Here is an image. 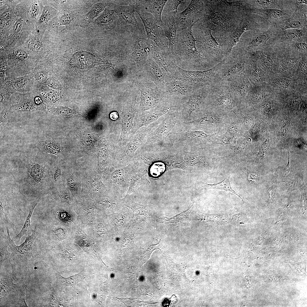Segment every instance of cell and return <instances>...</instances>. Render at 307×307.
Returning <instances> with one entry per match:
<instances>
[{
  "instance_id": "cell-1",
  "label": "cell",
  "mask_w": 307,
  "mask_h": 307,
  "mask_svg": "<svg viewBox=\"0 0 307 307\" xmlns=\"http://www.w3.org/2000/svg\"><path fill=\"white\" fill-rule=\"evenodd\" d=\"M204 1V14L193 26L211 30L220 44H231L233 33L241 20L243 9L228 1Z\"/></svg>"
},
{
  "instance_id": "cell-2",
  "label": "cell",
  "mask_w": 307,
  "mask_h": 307,
  "mask_svg": "<svg viewBox=\"0 0 307 307\" xmlns=\"http://www.w3.org/2000/svg\"><path fill=\"white\" fill-rule=\"evenodd\" d=\"M192 28L177 29L172 55L176 65L188 70H203L212 68L197 49Z\"/></svg>"
},
{
  "instance_id": "cell-3",
  "label": "cell",
  "mask_w": 307,
  "mask_h": 307,
  "mask_svg": "<svg viewBox=\"0 0 307 307\" xmlns=\"http://www.w3.org/2000/svg\"><path fill=\"white\" fill-rule=\"evenodd\" d=\"M192 32L197 40V49L211 68L223 61L233 47L230 44H221L218 42L209 29L193 26Z\"/></svg>"
},
{
  "instance_id": "cell-4",
  "label": "cell",
  "mask_w": 307,
  "mask_h": 307,
  "mask_svg": "<svg viewBox=\"0 0 307 307\" xmlns=\"http://www.w3.org/2000/svg\"><path fill=\"white\" fill-rule=\"evenodd\" d=\"M236 117L233 113L204 106L191 121L184 123L189 130L203 131L209 134L225 132L227 123Z\"/></svg>"
},
{
  "instance_id": "cell-5",
  "label": "cell",
  "mask_w": 307,
  "mask_h": 307,
  "mask_svg": "<svg viewBox=\"0 0 307 307\" xmlns=\"http://www.w3.org/2000/svg\"><path fill=\"white\" fill-rule=\"evenodd\" d=\"M250 56L238 43L227 57L218 65L215 82L225 81L244 72Z\"/></svg>"
},
{
  "instance_id": "cell-6",
  "label": "cell",
  "mask_w": 307,
  "mask_h": 307,
  "mask_svg": "<svg viewBox=\"0 0 307 307\" xmlns=\"http://www.w3.org/2000/svg\"><path fill=\"white\" fill-rule=\"evenodd\" d=\"M206 106L235 115L240 105L233 96L227 81L219 82L210 86Z\"/></svg>"
},
{
  "instance_id": "cell-7",
  "label": "cell",
  "mask_w": 307,
  "mask_h": 307,
  "mask_svg": "<svg viewBox=\"0 0 307 307\" xmlns=\"http://www.w3.org/2000/svg\"><path fill=\"white\" fill-rule=\"evenodd\" d=\"M9 107V112L31 113L38 111H46L47 105L40 94L34 90L12 94Z\"/></svg>"
},
{
  "instance_id": "cell-8",
  "label": "cell",
  "mask_w": 307,
  "mask_h": 307,
  "mask_svg": "<svg viewBox=\"0 0 307 307\" xmlns=\"http://www.w3.org/2000/svg\"><path fill=\"white\" fill-rule=\"evenodd\" d=\"M6 240L10 249L11 255L17 262H27L35 256L37 251L39 233L35 227L30 235H28L24 242L16 245L11 237L8 226L6 227Z\"/></svg>"
},
{
  "instance_id": "cell-9",
  "label": "cell",
  "mask_w": 307,
  "mask_h": 307,
  "mask_svg": "<svg viewBox=\"0 0 307 307\" xmlns=\"http://www.w3.org/2000/svg\"><path fill=\"white\" fill-rule=\"evenodd\" d=\"M135 5L136 12L142 21L148 38L161 50L169 51L168 40L162 27L152 14L139 8L136 3Z\"/></svg>"
},
{
  "instance_id": "cell-10",
  "label": "cell",
  "mask_w": 307,
  "mask_h": 307,
  "mask_svg": "<svg viewBox=\"0 0 307 307\" xmlns=\"http://www.w3.org/2000/svg\"><path fill=\"white\" fill-rule=\"evenodd\" d=\"M218 69V65L203 70H186L178 67L177 80L181 81L195 89L211 85L215 81Z\"/></svg>"
},
{
  "instance_id": "cell-11",
  "label": "cell",
  "mask_w": 307,
  "mask_h": 307,
  "mask_svg": "<svg viewBox=\"0 0 307 307\" xmlns=\"http://www.w3.org/2000/svg\"><path fill=\"white\" fill-rule=\"evenodd\" d=\"M210 85L195 89L188 101L180 111L184 123L191 121L205 105L209 91Z\"/></svg>"
},
{
  "instance_id": "cell-12",
  "label": "cell",
  "mask_w": 307,
  "mask_h": 307,
  "mask_svg": "<svg viewBox=\"0 0 307 307\" xmlns=\"http://www.w3.org/2000/svg\"><path fill=\"white\" fill-rule=\"evenodd\" d=\"M108 7L114 10L119 25L137 27L140 25L135 16V0H109Z\"/></svg>"
},
{
  "instance_id": "cell-13",
  "label": "cell",
  "mask_w": 307,
  "mask_h": 307,
  "mask_svg": "<svg viewBox=\"0 0 307 307\" xmlns=\"http://www.w3.org/2000/svg\"><path fill=\"white\" fill-rule=\"evenodd\" d=\"M204 9V0H190L184 10L175 15L177 29L192 27L203 15Z\"/></svg>"
},
{
  "instance_id": "cell-14",
  "label": "cell",
  "mask_w": 307,
  "mask_h": 307,
  "mask_svg": "<svg viewBox=\"0 0 307 307\" xmlns=\"http://www.w3.org/2000/svg\"><path fill=\"white\" fill-rule=\"evenodd\" d=\"M224 133L209 134L203 131L189 130L185 128L179 135L177 141H188L195 144L223 146L220 137Z\"/></svg>"
},
{
  "instance_id": "cell-15",
  "label": "cell",
  "mask_w": 307,
  "mask_h": 307,
  "mask_svg": "<svg viewBox=\"0 0 307 307\" xmlns=\"http://www.w3.org/2000/svg\"><path fill=\"white\" fill-rule=\"evenodd\" d=\"M194 89L181 81L170 80L165 84L164 93L166 98L182 105L188 101Z\"/></svg>"
},
{
  "instance_id": "cell-16",
  "label": "cell",
  "mask_w": 307,
  "mask_h": 307,
  "mask_svg": "<svg viewBox=\"0 0 307 307\" xmlns=\"http://www.w3.org/2000/svg\"><path fill=\"white\" fill-rule=\"evenodd\" d=\"M252 31L244 33L238 42L246 51L249 53L266 46L267 41L273 36L271 30L264 32Z\"/></svg>"
},
{
  "instance_id": "cell-17",
  "label": "cell",
  "mask_w": 307,
  "mask_h": 307,
  "mask_svg": "<svg viewBox=\"0 0 307 307\" xmlns=\"http://www.w3.org/2000/svg\"><path fill=\"white\" fill-rule=\"evenodd\" d=\"M249 53L268 76L275 74L278 57L269 45Z\"/></svg>"
},
{
  "instance_id": "cell-18",
  "label": "cell",
  "mask_w": 307,
  "mask_h": 307,
  "mask_svg": "<svg viewBox=\"0 0 307 307\" xmlns=\"http://www.w3.org/2000/svg\"><path fill=\"white\" fill-rule=\"evenodd\" d=\"M267 84L277 97H285L297 91H301L292 78L274 74L269 76Z\"/></svg>"
},
{
  "instance_id": "cell-19",
  "label": "cell",
  "mask_w": 307,
  "mask_h": 307,
  "mask_svg": "<svg viewBox=\"0 0 307 307\" xmlns=\"http://www.w3.org/2000/svg\"><path fill=\"white\" fill-rule=\"evenodd\" d=\"M150 53L154 59L166 72L171 79L176 80L178 66L176 65L171 54L162 51L152 41Z\"/></svg>"
},
{
  "instance_id": "cell-20",
  "label": "cell",
  "mask_w": 307,
  "mask_h": 307,
  "mask_svg": "<svg viewBox=\"0 0 307 307\" xmlns=\"http://www.w3.org/2000/svg\"><path fill=\"white\" fill-rule=\"evenodd\" d=\"M0 89H4L12 94L34 90L33 81L29 74L20 77H6L0 83Z\"/></svg>"
},
{
  "instance_id": "cell-21",
  "label": "cell",
  "mask_w": 307,
  "mask_h": 307,
  "mask_svg": "<svg viewBox=\"0 0 307 307\" xmlns=\"http://www.w3.org/2000/svg\"><path fill=\"white\" fill-rule=\"evenodd\" d=\"M302 55L286 53L282 55V56L278 57L275 75L282 77L292 78L297 69Z\"/></svg>"
},
{
  "instance_id": "cell-22",
  "label": "cell",
  "mask_w": 307,
  "mask_h": 307,
  "mask_svg": "<svg viewBox=\"0 0 307 307\" xmlns=\"http://www.w3.org/2000/svg\"><path fill=\"white\" fill-rule=\"evenodd\" d=\"M273 94L272 90L267 84L260 85L252 84L240 106L253 108L259 103Z\"/></svg>"
},
{
  "instance_id": "cell-23",
  "label": "cell",
  "mask_w": 307,
  "mask_h": 307,
  "mask_svg": "<svg viewBox=\"0 0 307 307\" xmlns=\"http://www.w3.org/2000/svg\"><path fill=\"white\" fill-rule=\"evenodd\" d=\"M227 81L233 96L241 105L252 86L251 82L244 71Z\"/></svg>"
},
{
  "instance_id": "cell-24",
  "label": "cell",
  "mask_w": 307,
  "mask_h": 307,
  "mask_svg": "<svg viewBox=\"0 0 307 307\" xmlns=\"http://www.w3.org/2000/svg\"><path fill=\"white\" fill-rule=\"evenodd\" d=\"M243 10L241 20L233 35L231 44L233 47L236 45L242 35L246 31H259L260 26L255 14Z\"/></svg>"
},
{
  "instance_id": "cell-25",
  "label": "cell",
  "mask_w": 307,
  "mask_h": 307,
  "mask_svg": "<svg viewBox=\"0 0 307 307\" xmlns=\"http://www.w3.org/2000/svg\"><path fill=\"white\" fill-rule=\"evenodd\" d=\"M250 54L244 71L246 75L252 85H260L266 84L268 76Z\"/></svg>"
},
{
  "instance_id": "cell-26",
  "label": "cell",
  "mask_w": 307,
  "mask_h": 307,
  "mask_svg": "<svg viewBox=\"0 0 307 307\" xmlns=\"http://www.w3.org/2000/svg\"><path fill=\"white\" fill-rule=\"evenodd\" d=\"M177 13L162 14V28L166 37L168 40L169 50L171 54L175 47L176 39L177 28L175 19Z\"/></svg>"
},
{
  "instance_id": "cell-27",
  "label": "cell",
  "mask_w": 307,
  "mask_h": 307,
  "mask_svg": "<svg viewBox=\"0 0 307 307\" xmlns=\"http://www.w3.org/2000/svg\"><path fill=\"white\" fill-rule=\"evenodd\" d=\"M114 10L108 6L94 20L90 26L105 30L115 29L118 25V19Z\"/></svg>"
},
{
  "instance_id": "cell-28",
  "label": "cell",
  "mask_w": 307,
  "mask_h": 307,
  "mask_svg": "<svg viewBox=\"0 0 307 307\" xmlns=\"http://www.w3.org/2000/svg\"><path fill=\"white\" fill-rule=\"evenodd\" d=\"M243 9L250 13L262 16L267 19L279 22L289 17L293 13L291 11L281 9H258L245 7Z\"/></svg>"
},
{
  "instance_id": "cell-29",
  "label": "cell",
  "mask_w": 307,
  "mask_h": 307,
  "mask_svg": "<svg viewBox=\"0 0 307 307\" xmlns=\"http://www.w3.org/2000/svg\"><path fill=\"white\" fill-rule=\"evenodd\" d=\"M167 0H136L138 7L152 14L158 24L162 27L161 15Z\"/></svg>"
},
{
  "instance_id": "cell-30",
  "label": "cell",
  "mask_w": 307,
  "mask_h": 307,
  "mask_svg": "<svg viewBox=\"0 0 307 307\" xmlns=\"http://www.w3.org/2000/svg\"><path fill=\"white\" fill-rule=\"evenodd\" d=\"M306 15L295 11L289 17L278 22L276 24V27L281 30L288 29L307 30Z\"/></svg>"
},
{
  "instance_id": "cell-31",
  "label": "cell",
  "mask_w": 307,
  "mask_h": 307,
  "mask_svg": "<svg viewBox=\"0 0 307 307\" xmlns=\"http://www.w3.org/2000/svg\"><path fill=\"white\" fill-rule=\"evenodd\" d=\"M109 0H99L95 3L81 20L80 26H90L94 20L107 7L109 6Z\"/></svg>"
},
{
  "instance_id": "cell-32",
  "label": "cell",
  "mask_w": 307,
  "mask_h": 307,
  "mask_svg": "<svg viewBox=\"0 0 307 307\" xmlns=\"http://www.w3.org/2000/svg\"><path fill=\"white\" fill-rule=\"evenodd\" d=\"M280 31L275 36L274 40L289 43L299 39L307 38V30L288 29Z\"/></svg>"
},
{
  "instance_id": "cell-33",
  "label": "cell",
  "mask_w": 307,
  "mask_h": 307,
  "mask_svg": "<svg viewBox=\"0 0 307 307\" xmlns=\"http://www.w3.org/2000/svg\"><path fill=\"white\" fill-rule=\"evenodd\" d=\"M307 54L302 55L296 71L292 78L298 85L307 86Z\"/></svg>"
},
{
  "instance_id": "cell-34",
  "label": "cell",
  "mask_w": 307,
  "mask_h": 307,
  "mask_svg": "<svg viewBox=\"0 0 307 307\" xmlns=\"http://www.w3.org/2000/svg\"><path fill=\"white\" fill-rule=\"evenodd\" d=\"M55 275L56 278V285L61 290H64L67 286H71L74 287L77 283L85 278L83 271L68 277H63L59 272H56Z\"/></svg>"
},
{
  "instance_id": "cell-35",
  "label": "cell",
  "mask_w": 307,
  "mask_h": 307,
  "mask_svg": "<svg viewBox=\"0 0 307 307\" xmlns=\"http://www.w3.org/2000/svg\"><path fill=\"white\" fill-rule=\"evenodd\" d=\"M95 57L91 53L84 50L77 52L73 55L71 61L72 64L78 66L86 67L93 64Z\"/></svg>"
},
{
  "instance_id": "cell-36",
  "label": "cell",
  "mask_w": 307,
  "mask_h": 307,
  "mask_svg": "<svg viewBox=\"0 0 307 307\" xmlns=\"http://www.w3.org/2000/svg\"><path fill=\"white\" fill-rule=\"evenodd\" d=\"M25 288L13 283L12 278L9 277H3L0 281V296L3 298L13 290H21Z\"/></svg>"
},
{
  "instance_id": "cell-37",
  "label": "cell",
  "mask_w": 307,
  "mask_h": 307,
  "mask_svg": "<svg viewBox=\"0 0 307 307\" xmlns=\"http://www.w3.org/2000/svg\"><path fill=\"white\" fill-rule=\"evenodd\" d=\"M283 1L274 0H244L245 6L256 8H277Z\"/></svg>"
},
{
  "instance_id": "cell-38",
  "label": "cell",
  "mask_w": 307,
  "mask_h": 307,
  "mask_svg": "<svg viewBox=\"0 0 307 307\" xmlns=\"http://www.w3.org/2000/svg\"><path fill=\"white\" fill-rule=\"evenodd\" d=\"M291 48L288 52L292 54L301 55L307 54V38L299 39L289 43Z\"/></svg>"
},
{
  "instance_id": "cell-39",
  "label": "cell",
  "mask_w": 307,
  "mask_h": 307,
  "mask_svg": "<svg viewBox=\"0 0 307 307\" xmlns=\"http://www.w3.org/2000/svg\"><path fill=\"white\" fill-rule=\"evenodd\" d=\"M226 132L235 138H238L243 135L242 125L237 117L229 121L226 126Z\"/></svg>"
},
{
  "instance_id": "cell-40",
  "label": "cell",
  "mask_w": 307,
  "mask_h": 307,
  "mask_svg": "<svg viewBox=\"0 0 307 307\" xmlns=\"http://www.w3.org/2000/svg\"><path fill=\"white\" fill-rule=\"evenodd\" d=\"M39 202V200L33 201L31 204L29 208L28 215L26 219L24 225L20 232L16 236V240L19 241L24 235L28 234L31 230V218L34 208Z\"/></svg>"
},
{
  "instance_id": "cell-41",
  "label": "cell",
  "mask_w": 307,
  "mask_h": 307,
  "mask_svg": "<svg viewBox=\"0 0 307 307\" xmlns=\"http://www.w3.org/2000/svg\"><path fill=\"white\" fill-rule=\"evenodd\" d=\"M229 175L226 176L222 181L213 184H209L203 183L202 187L205 189H216L224 190L232 192L241 198L232 189L230 181Z\"/></svg>"
},
{
  "instance_id": "cell-42",
  "label": "cell",
  "mask_w": 307,
  "mask_h": 307,
  "mask_svg": "<svg viewBox=\"0 0 307 307\" xmlns=\"http://www.w3.org/2000/svg\"><path fill=\"white\" fill-rule=\"evenodd\" d=\"M57 11L54 8L49 6L45 7L42 12L39 19V22L41 24L45 22H47L50 19L55 16Z\"/></svg>"
},
{
  "instance_id": "cell-43",
  "label": "cell",
  "mask_w": 307,
  "mask_h": 307,
  "mask_svg": "<svg viewBox=\"0 0 307 307\" xmlns=\"http://www.w3.org/2000/svg\"><path fill=\"white\" fill-rule=\"evenodd\" d=\"M0 113L9 110V101L12 94L3 89H0Z\"/></svg>"
},
{
  "instance_id": "cell-44",
  "label": "cell",
  "mask_w": 307,
  "mask_h": 307,
  "mask_svg": "<svg viewBox=\"0 0 307 307\" xmlns=\"http://www.w3.org/2000/svg\"><path fill=\"white\" fill-rule=\"evenodd\" d=\"M184 0H167L164 7L162 13H177L179 5L182 3Z\"/></svg>"
},
{
  "instance_id": "cell-45",
  "label": "cell",
  "mask_w": 307,
  "mask_h": 307,
  "mask_svg": "<svg viewBox=\"0 0 307 307\" xmlns=\"http://www.w3.org/2000/svg\"><path fill=\"white\" fill-rule=\"evenodd\" d=\"M6 242L2 244L1 242L0 244V265L6 260L9 258L11 256V253L8 251L7 248L8 246V242L6 240Z\"/></svg>"
},
{
  "instance_id": "cell-46",
  "label": "cell",
  "mask_w": 307,
  "mask_h": 307,
  "mask_svg": "<svg viewBox=\"0 0 307 307\" xmlns=\"http://www.w3.org/2000/svg\"><path fill=\"white\" fill-rule=\"evenodd\" d=\"M246 170L247 173L248 179L249 181L256 182L258 180V176L256 173L251 172L247 169H246Z\"/></svg>"
},
{
  "instance_id": "cell-47",
  "label": "cell",
  "mask_w": 307,
  "mask_h": 307,
  "mask_svg": "<svg viewBox=\"0 0 307 307\" xmlns=\"http://www.w3.org/2000/svg\"><path fill=\"white\" fill-rule=\"evenodd\" d=\"M39 10L38 5L36 4L32 5L31 8V16L34 18H35L37 16Z\"/></svg>"
},
{
  "instance_id": "cell-48",
  "label": "cell",
  "mask_w": 307,
  "mask_h": 307,
  "mask_svg": "<svg viewBox=\"0 0 307 307\" xmlns=\"http://www.w3.org/2000/svg\"><path fill=\"white\" fill-rule=\"evenodd\" d=\"M22 26L21 21L19 19L16 20L13 26V30L15 33H18L21 30Z\"/></svg>"
},
{
  "instance_id": "cell-49",
  "label": "cell",
  "mask_w": 307,
  "mask_h": 307,
  "mask_svg": "<svg viewBox=\"0 0 307 307\" xmlns=\"http://www.w3.org/2000/svg\"><path fill=\"white\" fill-rule=\"evenodd\" d=\"M53 233L56 237L59 238H63L64 236L63 231L60 228L55 229L53 231Z\"/></svg>"
},
{
  "instance_id": "cell-50",
  "label": "cell",
  "mask_w": 307,
  "mask_h": 307,
  "mask_svg": "<svg viewBox=\"0 0 307 307\" xmlns=\"http://www.w3.org/2000/svg\"><path fill=\"white\" fill-rule=\"evenodd\" d=\"M92 182V185L93 187L96 189H99L101 185L100 180L96 178L94 179Z\"/></svg>"
},
{
  "instance_id": "cell-51",
  "label": "cell",
  "mask_w": 307,
  "mask_h": 307,
  "mask_svg": "<svg viewBox=\"0 0 307 307\" xmlns=\"http://www.w3.org/2000/svg\"><path fill=\"white\" fill-rule=\"evenodd\" d=\"M288 161L286 166L285 167L283 172V174L284 175H286L288 174L290 171V155L288 151Z\"/></svg>"
},
{
  "instance_id": "cell-52",
  "label": "cell",
  "mask_w": 307,
  "mask_h": 307,
  "mask_svg": "<svg viewBox=\"0 0 307 307\" xmlns=\"http://www.w3.org/2000/svg\"><path fill=\"white\" fill-rule=\"evenodd\" d=\"M61 169L58 167L54 174V178L55 181H57L58 180L61 176Z\"/></svg>"
},
{
  "instance_id": "cell-53",
  "label": "cell",
  "mask_w": 307,
  "mask_h": 307,
  "mask_svg": "<svg viewBox=\"0 0 307 307\" xmlns=\"http://www.w3.org/2000/svg\"><path fill=\"white\" fill-rule=\"evenodd\" d=\"M67 184L69 187L71 188H73L75 186L74 180L71 178H69L68 179Z\"/></svg>"
},
{
  "instance_id": "cell-54",
  "label": "cell",
  "mask_w": 307,
  "mask_h": 307,
  "mask_svg": "<svg viewBox=\"0 0 307 307\" xmlns=\"http://www.w3.org/2000/svg\"><path fill=\"white\" fill-rule=\"evenodd\" d=\"M110 117L111 120L115 121L118 119L119 115L117 112H113L110 113Z\"/></svg>"
},
{
  "instance_id": "cell-55",
  "label": "cell",
  "mask_w": 307,
  "mask_h": 307,
  "mask_svg": "<svg viewBox=\"0 0 307 307\" xmlns=\"http://www.w3.org/2000/svg\"><path fill=\"white\" fill-rule=\"evenodd\" d=\"M6 39V36L5 34L3 32H0V42L1 43H4L5 42Z\"/></svg>"
},
{
  "instance_id": "cell-56",
  "label": "cell",
  "mask_w": 307,
  "mask_h": 307,
  "mask_svg": "<svg viewBox=\"0 0 307 307\" xmlns=\"http://www.w3.org/2000/svg\"><path fill=\"white\" fill-rule=\"evenodd\" d=\"M63 196L65 200L69 203L70 202V198L68 194L66 192L64 193L63 194Z\"/></svg>"
},
{
  "instance_id": "cell-57",
  "label": "cell",
  "mask_w": 307,
  "mask_h": 307,
  "mask_svg": "<svg viewBox=\"0 0 307 307\" xmlns=\"http://www.w3.org/2000/svg\"><path fill=\"white\" fill-rule=\"evenodd\" d=\"M11 23V20H7L3 22V24L5 26L8 27L10 26Z\"/></svg>"
}]
</instances>
